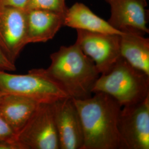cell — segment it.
<instances>
[{
  "label": "cell",
  "instance_id": "obj_12",
  "mask_svg": "<svg viewBox=\"0 0 149 149\" xmlns=\"http://www.w3.org/2000/svg\"><path fill=\"white\" fill-rule=\"evenodd\" d=\"M120 36L121 56L149 76V39L134 30H124Z\"/></svg>",
  "mask_w": 149,
  "mask_h": 149
},
{
  "label": "cell",
  "instance_id": "obj_13",
  "mask_svg": "<svg viewBox=\"0 0 149 149\" xmlns=\"http://www.w3.org/2000/svg\"><path fill=\"white\" fill-rule=\"evenodd\" d=\"M39 104L25 97L3 94L0 102V116L17 134L28 122Z\"/></svg>",
  "mask_w": 149,
  "mask_h": 149
},
{
  "label": "cell",
  "instance_id": "obj_10",
  "mask_svg": "<svg viewBox=\"0 0 149 149\" xmlns=\"http://www.w3.org/2000/svg\"><path fill=\"white\" fill-rule=\"evenodd\" d=\"M111 7L108 23L118 31L134 30L149 33L146 0H105Z\"/></svg>",
  "mask_w": 149,
  "mask_h": 149
},
{
  "label": "cell",
  "instance_id": "obj_2",
  "mask_svg": "<svg viewBox=\"0 0 149 149\" xmlns=\"http://www.w3.org/2000/svg\"><path fill=\"white\" fill-rule=\"evenodd\" d=\"M51 64L42 71L68 96L75 100L89 98L100 74L94 61L77 43L61 46L50 55Z\"/></svg>",
  "mask_w": 149,
  "mask_h": 149
},
{
  "label": "cell",
  "instance_id": "obj_20",
  "mask_svg": "<svg viewBox=\"0 0 149 149\" xmlns=\"http://www.w3.org/2000/svg\"><path fill=\"white\" fill-rule=\"evenodd\" d=\"M2 93L0 92V102H1V98H2Z\"/></svg>",
  "mask_w": 149,
  "mask_h": 149
},
{
  "label": "cell",
  "instance_id": "obj_4",
  "mask_svg": "<svg viewBox=\"0 0 149 149\" xmlns=\"http://www.w3.org/2000/svg\"><path fill=\"white\" fill-rule=\"evenodd\" d=\"M8 72L0 69V92L2 94L23 96L38 103L49 104L69 97L42 69L31 70L24 74Z\"/></svg>",
  "mask_w": 149,
  "mask_h": 149
},
{
  "label": "cell",
  "instance_id": "obj_15",
  "mask_svg": "<svg viewBox=\"0 0 149 149\" xmlns=\"http://www.w3.org/2000/svg\"><path fill=\"white\" fill-rule=\"evenodd\" d=\"M25 10H44L65 14L68 8L65 0H28Z\"/></svg>",
  "mask_w": 149,
  "mask_h": 149
},
{
  "label": "cell",
  "instance_id": "obj_3",
  "mask_svg": "<svg viewBox=\"0 0 149 149\" xmlns=\"http://www.w3.org/2000/svg\"><path fill=\"white\" fill-rule=\"evenodd\" d=\"M92 91L109 95L122 107L133 104L149 96V76L120 56L109 72L100 74Z\"/></svg>",
  "mask_w": 149,
  "mask_h": 149
},
{
  "label": "cell",
  "instance_id": "obj_8",
  "mask_svg": "<svg viewBox=\"0 0 149 149\" xmlns=\"http://www.w3.org/2000/svg\"><path fill=\"white\" fill-rule=\"evenodd\" d=\"M26 45L25 10L0 5V49L15 64Z\"/></svg>",
  "mask_w": 149,
  "mask_h": 149
},
{
  "label": "cell",
  "instance_id": "obj_1",
  "mask_svg": "<svg viewBox=\"0 0 149 149\" xmlns=\"http://www.w3.org/2000/svg\"><path fill=\"white\" fill-rule=\"evenodd\" d=\"M94 94L84 100L72 98L83 127V149H128L118 129L122 106L108 94Z\"/></svg>",
  "mask_w": 149,
  "mask_h": 149
},
{
  "label": "cell",
  "instance_id": "obj_18",
  "mask_svg": "<svg viewBox=\"0 0 149 149\" xmlns=\"http://www.w3.org/2000/svg\"><path fill=\"white\" fill-rule=\"evenodd\" d=\"M28 0H0V5L25 9Z\"/></svg>",
  "mask_w": 149,
  "mask_h": 149
},
{
  "label": "cell",
  "instance_id": "obj_6",
  "mask_svg": "<svg viewBox=\"0 0 149 149\" xmlns=\"http://www.w3.org/2000/svg\"><path fill=\"white\" fill-rule=\"evenodd\" d=\"M77 43L96 65L100 74L112 69L121 56L120 36L76 29Z\"/></svg>",
  "mask_w": 149,
  "mask_h": 149
},
{
  "label": "cell",
  "instance_id": "obj_17",
  "mask_svg": "<svg viewBox=\"0 0 149 149\" xmlns=\"http://www.w3.org/2000/svg\"><path fill=\"white\" fill-rule=\"evenodd\" d=\"M0 69L7 71H13L16 70L15 64L12 63L0 49Z\"/></svg>",
  "mask_w": 149,
  "mask_h": 149
},
{
  "label": "cell",
  "instance_id": "obj_9",
  "mask_svg": "<svg viewBox=\"0 0 149 149\" xmlns=\"http://www.w3.org/2000/svg\"><path fill=\"white\" fill-rule=\"evenodd\" d=\"M52 105L60 149H83V127L73 99L66 97Z\"/></svg>",
  "mask_w": 149,
  "mask_h": 149
},
{
  "label": "cell",
  "instance_id": "obj_7",
  "mask_svg": "<svg viewBox=\"0 0 149 149\" xmlns=\"http://www.w3.org/2000/svg\"><path fill=\"white\" fill-rule=\"evenodd\" d=\"M118 129L128 149H149V96L122 107Z\"/></svg>",
  "mask_w": 149,
  "mask_h": 149
},
{
  "label": "cell",
  "instance_id": "obj_5",
  "mask_svg": "<svg viewBox=\"0 0 149 149\" xmlns=\"http://www.w3.org/2000/svg\"><path fill=\"white\" fill-rule=\"evenodd\" d=\"M17 140L23 149H60L52 103L38 104Z\"/></svg>",
  "mask_w": 149,
  "mask_h": 149
},
{
  "label": "cell",
  "instance_id": "obj_19",
  "mask_svg": "<svg viewBox=\"0 0 149 149\" xmlns=\"http://www.w3.org/2000/svg\"><path fill=\"white\" fill-rule=\"evenodd\" d=\"M0 149H23L17 140L0 141Z\"/></svg>",
  "mask_w": 149,
  "mask_h": 149
},
{
  "label": "cell",
  "instance_id": "obj_14",
  "mask_svg": "<svg viewBox=\"0 0 149 149\" xmlns=\"http://www.w3.org/2000/svg\"><path fill=\"white\" fill-rule=\"evenodd\" d=\"M64 26L92 32L121 35L118 31L82 3H75L68 8L64 18Z\"/></svg>",
  "mask_w": 149,
  "mask_h": 149
},
{
  "label": "cell",
  "instance_id": "obj_16",
  "mask_svg": "<svg viewBox=\"0 0 149 149\" xmlns=\"http://www.w3.org/2000/svg\"><path fill=\"white\" fill-rule=\"evenodd\" d=\"M17 140V134L0 116V141Z\"/></svg>",
  "mask_w": 149,
  "mask_h": 149
},
{
  "label": "cell",
  "instance_id": "obj_11",
  "mask_svg": "<svg viewBox=\"0 0 149 149\" xmlns=\"http://www.w3.org/2000/svg\"><path fill=\"white\" fill-rule=\"evenodd\" d=\"M27 44L45 43L64 26L65 14L44 10H25Z\"/></svg>",
  "mask_w": 149,
  "mask_h": 149
}]
</instances>
